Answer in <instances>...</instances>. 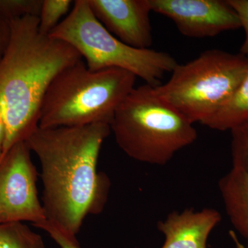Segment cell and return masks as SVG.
I'll list each match as a JSON object with an SVG mask.
<instances>
[{"label": "cell", "instance_id": "20", "mask_svg": "<svg viewBox=\"0 0 248 248\" xmlns=\"http://www.w3.org/2000/svg\"><path fill=\"white\" fill-rule=\"evenodd\" d=\"M6 128L4 112L0 106V161L3 156L5 140H6Z\"/></svg>", "mask_w": 248, "mask_h": 248}, {"label": "cell", "instance_id": "16", "mask_svg": "<svg viewBox=\"0 0 248 248\" xmlns=\"http://www.w3.org/2000/svg\"><path fill=\"white\" fill-rule=\"evenodd\" d=\"M232 168L248 173V122L232 129Z\"/></svg>", "mask_w": 248, "mask_h": 248}, {"label": "cell", "instance_id": "19", "mask_svg": "<svg viewBox=\"0 0 248 248\" xmlns=\"http://www.w3.org/2000/svg\"><path fill=\"white\" fill-rule=\"evenodd\" d=\"M11 37L10 22L0 17V61L9 45Z\"/></svg>", "mask_w": 248, "mask_h": 248}, {"label": "cell", "instance_id": "6", "mask_svg": "<svg viewBox=\"0 0 248 248\" xmlns=\"http://www.w3.org/2000/svg\"><path fill=\"white\" fill-rule=\"evenodd\" d=\"M248 73V55L213 49L178 63L169 81L154 89L192 124L203 125L231 99Z\"/></svg>", "mask_w": 248, "mask_h": 248}, {"label": "cell", "instance_id": "22", "mask_svg": "<svg viewBox=\"0 0 248 248\" xmlns=\"http://www.w3.org/2000/svg\"></svg>", "mask_w": 248, "mask_h": 248}, {"label": "cell", "instance_id": "12", "mask_svg": "<svg viewBox=\"0 0 248 248\" xmlns=\"http://www.w3.org/2000/svg\"><path fill=\"white\" fill-rule=\"evenodd\" d=\"M248 122V73L234 94L204 125L225 131Z\"/></svg>", "mask_w": 248, "mask_h": 248}, {"label": "cell", "instance_id": "2", "mask_svg": "<svg viewBox=\"0 0 248 248\" xmlns=\"http://www.w3.org/2000/svg\"><path fill=\"white\" fill-rule=\"evenodd\" d=\"M11 37L0 61V106L6 135L3 155L38 126L41 104L60 72L83 60L71 45L45 35L34 16L10 22Z\"/></svg>", "mask_w": 248, "mask_h": 248}, {"label": "cell", "instance_id": "21", "mask_svg": "<svg viewBox=\"0 0 248 248\" xmlns=\"http://www.w3.org/2000/svg\"><path fill=\"white\" fill-rule=\"evenodd\" d=\"M230 236H231V239L234 241L236 248H246L243 246L242 244L240 243L239 239H238L237 235L235 233L234 231H230Z\"/></svg>", "mask_w": 248, "mask_h": 248}, {"label": "cell", "instance_id": "18", "mask_svg": "<svg viewBox=\"0 0 248 248\" xmlns=\"http://www.w3.org/2000/svg\"><path fill=\"white\" fill-rule=\"evenodd\" d=\"M228 4L239 16L241 28L244 29L245 40L240 48V53L248 56V0H226Z\"/></svg>", "mask_w": 248, "mask_h": 248}, {"label": "cell", "instance_id": "11", "mask_svg": "<svg viewBox=\"0 0 248 248\" xmlns=\"http://www.w3.org/2000/svg\"><path fill=\"white\" fill-rule=\"evenodd\" d=\"M218 189L232 225L248 239V173L232 168L220 179Z\"/></svg>", "mask_w": 248, "mask_h": 248}, {"label": "cell", "instance_id": "10", "mask_svg": "<svg viewBox=\"0 0 248 248\" xmlns=\"http://www.w3.org/2000/svg\"><path fill=\"white\" fill-rule=\"evenodd\" d=\"M221 219V214L213 208L172 212L157 223L165 236L161 248H207L209 235Z\"/></svg>", "mask_w": 248, "mask_h": 248}, {"label": "cell", "instance_id": "8", "mask_svg": "<svg viewBox=\"0 0 248 248\" xmlns=\"http://www.w3.org/2000/svg\"><path fill=\"white\" fill-rule=\"evenodd\" d=\"M152 11L169 17L183 35L216 37L241 28L239 16L221 0H150Z\"/></svg>", "mask_w": 248, "mask_h": 248}, {"label": "cell", "instance_id": "1", "mask_svg": "<svg viewBox=\"0 0 248 248\" xmlns=\"http://www.w3.org/2000/svg\"><path fill=\"white\" fill-rule=\"evenodd\" d=\"M110 133V125L102 123L37 126L26 139L40 162L46 221L77 235L86 217L101 208L105 186L97 166Z\"/></svg>", "mask_w": 248, "mask_h": 248}, {"label": "cell", "instance_id": "3", "mask_svg": "<svg viewBox=\"0 0 248 248\" xmlns=\"http://www.w3.org/2000/svg\"><path fill=\"white\" fill-rule=\"evenodd\" d=\"M136 78L120 68L91 71L80 60L62 70L49 85L38 126L110 125L116 110L135 87Z\"/></svg>", "mask_w": 248, "mask_h": 248}, {"label": "cell", "instance_id": "14", "mask_svg": "<svg viewBox=\"0 0 248 248\" xmlns=\"http://www.w3.org/2000/svg\"><path fill=\"white\" fill-rule=\"evenodd\" d=\"M71 0H43L39 16V29L42 33L49 35L62 22L71 9Z\"/></svg>", "mask_w": 248, "mask_h": 248}, {"label": "cell", "instance_id": "4", "mask_svg": "<svg viewBox=\"0 0 248 248\" xmlns=\"http://www.w3.org/2000/svg\"><path fill=\"white\" fill-rule=\"evenodd\" d=\"M110 130L129 157L157 166L167 164L197 138L193 124L148 84L129 93L116 110Z\"/></svg>", "mask_w": 248, "mask_h": 248}, {"label": "cell", "instance_id": "7", "mask_svg": "<svg viewBox=\"0 0 248 248\" xmlns=\"http://www.w3.org/2000/svg\"><path fill=\"white\" fill-rule=\"evenodd\" d=\"M31 152L25 141H19L0 161V225L46 221Z\"/></svg>", "mask_w": 248, "mask_h": 248}, {"label": "cell", "instance_id": "15", "mask_svg": "<svg viewBox=\"0 0 248 248\" xmlns=\"http://www.w3.org/2000/svg\"><path fill=\"white\" fill-rule=\"evenodd\" d=\"M43 0H0V17L11 22L26 16L39 17Z\"/></svg>", "mask_w": 248, "mask_h": 248}, {"label": "cell", "instance_id": "17", "mask_svg": "<svg viewBox=\"0 0 248 248\" xmlns=\"http://www.w3.org/2000/svg\"><path fill=\"white\" fill-rule=\"evenodd\" d=\"M36 228L43 230L50 235V237L61 248H81L76 235L63 231L59 227L45 221L35 226Z\"/></svg>", "mask_w": 248, "mask_h": 248}, {"label": "cell", "instance_id": "13", "mask_svg": "<svg viewBox=\"0 0 248 248\" xmlns=\"http://www.w3.org/2000/svg\"><path fill=\"white\" fill-rule=\"evenodd\" d=\"M0 248H47L42 236L24 223L0 225Z\"/></svg>", "mask_w": 248, "mask_h": 248}, {"label": "cell", "instance_id": "5", "mask_svg": "<svg viewBox=\"0 0 248 248\" xmlns=\"http://www.w3.org/2000/svg\"><path fill=\"white\" fill-rule=\"evenodd\" d=\"M49 36L76 49L91 71L120 68L153 87L161 85L164 75L178 65L169 53L135 48L121 42L99 22L87 0L74 1L71 12Z\"/></svg>", "mask_w": 248, "mask_h": 248}, {"label": "cell", "instance_id": "9", "mask_svg": "<svg viewBox=\"0 0 248 248\" xmlns=\"http://www.w3.org/2000/svg\"><path fill=\"white\" fill-rule=\"evenodd\" d=\"M99 22L125 45L149 49L153 45L150 0H87Z\"/></svg>", "mask_w": 248, "mask_h": 248}]
</instances>
